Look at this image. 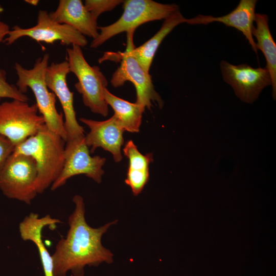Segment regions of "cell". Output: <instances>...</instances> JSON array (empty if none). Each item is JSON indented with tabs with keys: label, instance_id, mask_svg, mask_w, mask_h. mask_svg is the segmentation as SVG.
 Returning <instances> with one entry per match:
<instances>
[{
	"label": "cell",
	"instance_id": "6da1fadb",
	"mask_svg": "<svg viewBox=\"0 0 276 276\" xmlns=\"http://www.w3.org/2000/svg\"><path fill=\"white\" fill-rule=\"evenodd\" d=\"M75 209L68 219L69 229L66 237L58 241L52 255L53 276H83L86 266H98L113 262V254L101 242L103 235L116 220L98 228L90 226L85 219L83 198L75 195Z\"/></svg>",
	"mask_w": 276,
	"mask_h": 276
},
{
	"label": "cell",
	"instance_id": "7a4b0ae2",
	"mask_svg": "<svg viewBox=\"0 0 276 276\" xmlns=\"http://www.w3.org/2000/svg\"><path fill=\"white\" fill-rule=\"evenodd\" d=\"M65 141L45 125L35 135L16 146L13 154L32 157L36 162V189L43 193L55 182L63 169Z\"/></svg>",
	"mask_w": 276,
	"mask_h": 276
},
{
	"label": "cell",
	"instance_id": "3957f363",
	"mask_svg": "<svg viewBox=\"0 0 276 276\" xmlns=\"http://www.w3.org/2000/svg\"><path fill=\"white\" fill-rule=\"evenodd\" d=\"M50 56L45 54L38 58L32 68L26 69L20 63H15L14 69L17 75L16 86L25 94L30 88L36 101L38 112L44 120L45 125L51 131L60 135L66 142V133L63 114L56 107V97L49 91L45 82V73L49 65Z\"/></svg>",
	"mask_w": 276,
	"mask_h": 276
},
{
	"label": "cell",
	"instance_id": "277c9868",
	"mask_svg": "<svg viewBox=\"0 0 276 276\" xmlns=\"http://www.w3.org/2000/svg\"><path fill=\"white\" fill-rule=\"evenodd\" d=\"M134 30L127 33L126 48L124 52H106L98 60L99 63L105 60L120 61V66L112 74L110 82L114 87H119L127 81L131 82L136 89L135 103L145 109H150L152 103H156L160 108L164 105L160 96L155 90L151 76L146 72L131 55L130 50L133 43Z\"/></svg>",
	"mask_w": 276,
	"mask_h": 276
},
{
	"label": "cell",
	"instance_id": "5b68a950",
	"mask_svg": "<svg viewBox=\"0 0 276 276\" xmlns=\"http://www.w3.org/2000/svg\"><path fill=\"white\" fill-rule=\"evenodd\" d=\"M70 72L77 78L75 87L82 95L84 105L95 113L106 117L108 107L104 98L107 80L98 66H90L85 59L81 47L73 44L66 49Z\"/></svg>",
	"mask_w": 276,
	"mask_h": 276
},
{
	"label": "cell",
	"instance_id": "8992f818",
	"mask_svg": "<svg viewBox=\"0 0 276 276\" xmlns=\"http://www.w3.org/2000/svg\"><path fill=\"white\" fill-rule=\"evenodd\" d=\"M123 13L120 18L108 26L98 27L100 32L91 41L90 47L97 48L105 41L122 32H127L145 23L165 19L179 6L175 4H164L152 0L123 1Z\"/></svg>",
	"mask_w": 276,
	"mask_h": 276
},
{
	"label": "cell",
	"instance_id": "52a82bcc",
	"mask_svg": "<svg viewBox=\"0 0 276 276\" xmlns=\"http://www.w3.org/2000/svg\"><path fill=\"white\" fill-rule=\"evenodd\" d=\"M36 104L12 100L0 104V134L15 147L45 125Z\"/></svg>",
	"mask_w": 276,
	"mask_h": 276
},
{
	"label": "cell",
	"instance_id": "ba28073f",
	"mask_svg": "<svg viewBox=\"0 0 276 276\" xmlns=\"http://www.w3.org/2000/svg\"><path fill=\"white\" fill-rule=\"evenodd\" d=\"M37 166L31 156L12 154L0 174V189L10 199L30 204L38 194Z\"/></svg>",
	"mask_w": 276,
	"mask_h": 276
},
{
	"label": "cell",
	"instance_id": "9c48e42d",
	"mask_svg": "<svg viewBox=\"0 0 276 276\" xmlns=\"http://www.w3.org/2000/svg\"><path fill=\"white\" fill-rule=\"evenodd\" d=\"M64 148L63 169L58 178L51 186L54 191L63 186L71 177L84 174L97 183L102 181L104 173L102 169L106 158L100 156H91L85 142V135L68 139Z\"/></svg>",
	"mask_w": 276,
	"mask_h": 276
},
{
	"label": "cell",
	"instance_id": "30bf717a",
	"mask_svg": "<svg viewBox=\"0 0 276 276\" xmlns=\"http://www.w3.org/2000/svg\"><path fill=\"white\" fill-rule=\"evenodd\" d=\"M27 36L36 41L53 44L60 41L62 44H76L84 47L87 40L76 29L70 26L53 20L46 10H40L38 13L37 24L31 28H22L15 26L5 38L4 42L10 45L20 38Z\"/></svg>",
	"mask_w": 276,
	"mask_h": 276
},
{
	"label": "cell",
	"instance_id": "8fae6325",
	"mask_svg": "<svg viewBox=\"0 0 276 276\" xmlns=\"http://www.w3.org/2000/svg\"><path fill=\"white\" fill-rule=\"evenodd\" d=\"M220 68L224 81L246 103H252L264 88L271 85V77L265 67L254 68L246 63L234 65L223 60Z\"/></svg>",
	"mask_w": 276,
	"mask_h": 276
},
{
	"label": "cell",
	"instance_id": "7c38bea8",
	"mask_svg": "<svg viewBox=\"0 0 276 276\" xmlns=\"http://www.w3.org/2000/svg\"><path fill=\"white\" fill-rule=\"evenodd\" d=\"M70 72L69 64L66 60L52 62L47 67L45 73L47 85L58 98L62 108L67 140L84 135V129L76 119L74 93L70 91L67 84L66 77Z\"/></svg>",
	"mask_w": 276,
	"mask_h": 276
},
{
	"label": "cell",
	"instance_id": "4fadbf2b",
	"mask_svg": "<svg viewBox=\"0 0 276 276\" xmlns=\"http://www.w3.org/2000/svg\"><path fill=\"white\" fill-rule=\"evenodd\" d=\"M80 121L90 129L85 136V142L90 152L99 147L110 152L116 162L122 159L121 147L124 144L125 131L113 115L106 120L99 121L81 118Z\"/></svg>",
	"mask_w": 276,
	"mask_h": 276
},
{
	"label": "cell",
	"instance_id": "5bb4252c",
	"mask_svg": "<svg viewBox=\"0 0 276 276\" xmlns=\"http://www.w3.org/2000/svg\"><path fill=\"white\" fill-rule=\"evenodd\" d=\"M257 2V0H240L236 8L225 15L214 17L199 14L193 18H187L186 23L195 25L218 22L234 28L243 34L253 51L257 53L258 50L252 35Z\"/></svg>",
	"mask_w": 276,
	"mask_h": 276
},
{
	"label": "cell",
	"instance_id": "9a60e30c",
	"mask_svg": "<svg viewBox=\"0 0 276 276\" xmlns=\"http://www.w3.org/2000/svg\"><path fill=\"white\" fill-rule=\"evenodd\" d=\"M49 15L54 21L70 26L93 39L99 35L97 20L81 0H60L57 9Z\"/></svg>",
	"mask_w": 276,
	"mask_h": 276
},
{
	"label": "cell",
	"instance_id": "2e32d148",
	"mask_svg": "<svg viewBox=\"0 0 276 276\" xmlns=\"http://www.w3.org/2000/svg\"><path fill=\"white\" fill-rule=\"evenodd\" d=\"M60 220L47 215L39 217L36 213H31L19 223V231L24 241L32 242L36 246L41 262L44 276H53L52 255L45 246L42 239V232L47 226L60 223Z\"/></svg>",
	"mask_w": 276,
	"mask_h": 276
},
{
	"label": "cell",
	"instance_id": "e0dca14e",
	"mask_svg": "<svg viewBox=\"0 0 276 276\" xmlns=\"http://www.w3.org/2000/svg\"><path fill=\"white\" fill-rule=\"evenodd\" d=\"M186 19L178 10L164 19L159 30L150 39L137 48L132 46L131 55L146 72L149 73L154 55L164 39L177 26L186 22Z\"/></svg>",
	"mask_w": 276,
	"mask_h": 276
},
{
	"label": "cell",
	"instance_id": "ac0fdd59",
	"mask_svg": "<svg viewBox=\"0 0 276 276\" xmlns=\"http://www.w3.org/2000/svg\"><path fill=\"white\" fill-rule=\"evenodd\" d=\"M123 153L129 159V166L125 182L129 186L134 196L141 193L149 177V166L153 161L152 153L142 154L132 140L127 141Z\"/></svg>",
	"mask_w": 276,
	"mask_h": 276
},
{
	"label": "cell",
	"instance_id": "d6986e66",
	"mask_svg": "<svg viewBox=\"0 0 276 276\" xmlns=\"http://www.w3.org/2000/svg\"><path fill=\"white\" fill-rule=\"evenodd\" d=\"M269 18L266 14L256 13L252 35L257 41L258 50L263 53L266 61L265 67L268 71L272 87V97L276 98V44L269 28Z\"/></svg>",
	"mask_w": 276,
	"mask_h": 276
},
{
	"label": "cell",
	"instance_id": "ffe728a7",
	"mask_svg": "<svg viewBox=\"0 0 276 276\" xmlns=\"http://www.w3.org/2000/svg\"><path fill=\"white\" fill-rule=\"evenodd\" d=\"M104 98L107 105L114 111L113 116L124 130L137 132L142 122L145 109L135 103H131L111 94L107 88L104 90Z\"/></svg>",
	"mask_w": 276,
	"mask_h": 276
},
{
	"label": "cell",
	"instance_id": "44dd1931",
	"mask_svg": "<svg viewBox=\"0 0 276 276\" xmlns=\"http://www.w3.org/2000/svg\"><path fill=\"white\" fill-rule=\"evenodd\" d=\"M2 98H9L25 102L29 100L27 96L21 93L16 85L8 82L6 72L0 68V101Z\"/></svg>",
	"mask_w": 276,
	"mask_h": 276
},
{
	"label": "cell",
	"instance_id": "7402d4cb",
	"mask_svg": "<svg viewBox=\"0 0 276 276\" xmlns=\"http://www.w3.org/2000/svg\"><path fill=\"white\" fill-rule=\"evenodd\" d=\"M122 3L121 0H86L84 5L97 20L102 13L112 10Z\"/></svg>",
	"mask_w": 276,
	"mask_h": 276
},
{
	"label": "cell",
	"instance_id": "603a6c76",
	"mask_svg": "<svg viewBox=\"0 0 276 276\" xmlns=\"http://www.w3.org/2000/svg\"><path fill=\"white\" fill-rule=\"evenodd\" d=\"M14 148V146L8 139L0 134V174Z\"/></svg>",
	"mask_w": 276,
	"mask_h": 276
},
{
	"label": "cell",
	"instance_id": "cb8c5ba5",
	"mask_svg": "<svg viewBox=\"0 0 276 276\" xmlns=\"http://www.w3.org/2000/svg\"><path fill=\"white\" fill-rule=\"evenodd\" d=\"M4 11V9L0 4V17ZM10 31L9 25L0 19V44L4 42L6 36L8 35Z\"/></svg>",
	"mask_w": 276,
	"mask_h": 276
},
{
	"label": "cell",
	"instance_id": "d4e9b609",
	"mask_svg": "<svg viewBox=\"0 0 276 276\" xmlns=\"http://www.w3.org/2000/svg\"><path fill=\"white\" fill-rule=\"evenodd\" d=\"M25 2L33 6H37L39 3L38 0H26Z\"/></svg>",
	"mask_w": 276,
	"mask_h": 276
}]
</instances>
